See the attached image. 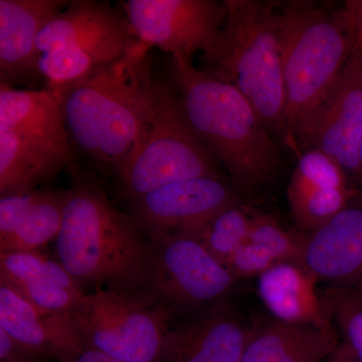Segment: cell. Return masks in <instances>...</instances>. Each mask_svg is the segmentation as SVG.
Masks as SVG:
<instances>
[{
    "label": "cell",
    "mask_w": 362,
    "mask_h": 362,
    "mask_svg": "<svg viewBox=\"0 0 362 362\" xmlns=\"http://www.w3.org/2000/svg\"><path fill=\"white\" fill-rule=\"evenodd\" d=\"M279 11L286 131L290 148L301 156L356 45L358 21L354 1L339 11L286 2Z\"/></svg>",
    "instance_id": "cell-1"
},
{
    "label": "cell",
    "mask_w": 362,
    "mask_h": 362,
    "mask_svg": "<svg viewBox=\"0 0 362 362\" xmlns=\"http://www.w3.org/2000/svg\"><path fill=\"white\" fill-rule=\"evenodd\" d=\"M150 49L139 40L59 100L71 141L113 170L141 140L153 116L158 80Z\"/></svg>",
    "instance_id": "cell-2"
},
{
    "label": "cell",
    "mask_w": 362,
    "mask_h": 362,
    "mask_svg": "<svg viewBox=\"0 0 362 362\" xmlns=\"http://www.w3.org/2000/svg\"><path fill=\"white\" fill-rule=\"evenodd\" d=\"M56 250L59 263L81 285L133 296L148 289L153 245L96 182L80 178L68 190Z\"/></svg>",
    "instance_id": "cell-3"
},
{
    "label": "cell",
    "mask_w": 362,
    "mask_h": 362,
    "mask_svg": "<svg viewBox=\"0 0 362 362\" xmlns=\"http://www.w3.org/2000/svg\"><path fill=\"white\" fill-rule=\"evenodd\" d=\"M171 59L173 85L188 123L233 182L252 189L273 180L281 165L279 146L249 100L192 61Z\"/></svg>",
    "instance_id": "cell-4"
},
{
    "label": "cell",
    "mask_w": 362,
    "mask_h": 362,
    "mask_svg": "<svg viewBox=\"0 0 362 362\" xmlns=\"http://www.w3.org/2000/svg\"><path fill=\"white\" fill-rule=\"evenodd\" d=\"M226 4L223 40L204 62V70L235 86L271 134L289 147L279 6L256 0H226Z\"/></svg>",
    "instance_id": "cell-5"
},
{
    "label": "cell",
    "mask_w": 362,
    "mask_h": 362,
    "mask_svg": "<svg viewBox=\"0 0 362 362\" xmlns=\"http://www.w3.org/2000/svg\"><path fill=\"white\" fill-rule=\"evenodd\" d=\"M114 171L131 201L177 181L221 178L218 162L188 123L175 86L161 80L148 127Z\"/></svg>",
    "instance_id": "cell-6"
},
{
    "label": "cell",
    "mask_w": 362,
    "mask_h": 362,
    "mask_svg": "<svg viewBox=\"0 0 362 362\" xmlns=\"http://www.w3.org/2000/svg\"><path fill=\"white\" fill-rule=\"evenodd\" d=\"M154 301L96 289L85 294L69 315L84 349L122 362H157L173 311Z\"/></svg>",
    "instance_id": "cell-7"
},
{
    "label": "cell",
    "mask_w": 362,
    "mask_h": 362,
    "mask_svg": "<svg viewBox=\"0 0 362 362\" xmlns=\"http://www.w3.org/2000/svg\"><path fill=\"white\" fill-rule=\"evenodd\" d=\"M136 37L171 58L204 62L216 54L228 20L226 1L216 0H129L123 4Z\"/></svg>",
    "instance_id": "cell-8"
},
{
    "label": "cell",
    "mask_w": 362,
    "mask_h": 362,
    "mask_svg": "<svg viewBox=\"0 0 362 362\" xmlns=\"http://www.w3.org/2000/svg\"><path fill=\"white\" fill-rule=\"evenodd\" d=\"M153 247L149 295L173 312L209 308L223 301L237 281L190 235L168 238Z\"/></svg>",
    "instance_id": "cell-9"
},
{
    "label": "cell",
    "mask_w": 362,
    "mask_h": 362,
    "mask_svg": "<svg viewBox=\"0 0 362 362\" xmlns=\"http://www.w3.org/2000/svg\"><path fill=\"white\" fill-rule=\"evenodd\" d=\"M237 204V194L221 178L197 177L170 183L133 199L130 216L154 245L197 230Z\"/></svg>",
    "instance_id": "cell-10"
},
{
    "label": "cell",
    "mask_w": 362,
    "mask_h": 362,
    "mask_svg": "<svg viewBox=\"0 0 362 362\" xmlns=\"http://www.w3.org/2000/svg\"><path fill=\"white\" fill-rule=\"evenodd\" d=\"M361 140L362 33L358 25L356 45L317 121L309 149L327 154L349 180L358 182Z\"/></svg>",
    "instance_id": "cell-11"
},
{
    "label": "cell",
    "mask_w": 362,
    "mask_h": 362,
    "mask_svg": "<svg viewBox=\"0 0 362 362\" xmlns=\"http://www.w3.org/2000/svg\"><path fill=\"white\" fill-rule=\"evenodd\" d=\"M249 329L225 300L169 328L157 362H243Z\"/></svg>",
    "instance_id": "cell-12"
},
{
    "label": "cell",
    "mask_w": 362,
    "mask_h": 362,
    "mask_svg": "<svg viewBox=\"0 0 362 362\" xmlns=\"http://www.w3.org/2000/svg\"><path fill=\"white\" fill-rule=\"evenodd\" d=\"M349 181L339 164L320 150L302 153L287 188L298 228L311 232L346 209L354 199Z\"/></svg>",
    "instance_id": "cell-13"
},
{
    "label": "cell",
    "mask_w": 362,
    "mask_h": 362,
    "mask_svg": "<svg viewBox=\"0 0 362 362\" xmlns=\"http://www.w3.org/2000/svg\"><path fill=\"white\" fill-rule=\"evenodd\" d=\"M302 264L318 281L362 285V204L351 202L329 221L305 233Z\"/></svg>",
    "instance_id": "cell-14"
},
{
    "label": "cell",
    "mask_w": 362,
    "mask_h": 362,
    "mask_svg": "<svg viewBox=\"0 0 362 362\" xmlns=\"http://www.w3.org/2000/svg\"><path fill=\"white\" fill-rule=\"evenodd\" d=\"M0 328L16 341L59 362H74L84 350L69 313L42 310L1 283Z\"/></svg>",
    "instance_id": "cell-15"
},
{
    "label": "cell",
    "mask_w": 362,
    "mask_h": 362,
    "mask_svg": "<svg viewBox=\"0 0 362 362\" xmlns=\"http://www.w3.org/2000/svg\"><path fill=\"white\" fill-rule=\"evenodd\" d=\"M0 130L35 143L73 165L63 108L49 90H20L0 84Z\"/></svg>",
    "instance_id": "cell-16"
},
{
    "label": "cell",
    "mask_w": 362,
    "mask_h": 362,
    "mask_svg": "<svg viewBox=\"0 0 362 362\" xmlns=\"http://www.w3.org/2000/svg\"><path fill=\"white\" fill-rule=\"evenodd\" d=\"M70 1L0 0V76L1 84L39 75L37 40L45 23Z\"/></svg>",
    "instance_id": "cell-17"
},
{
    "label": "cell",
    "mask_w": 362,
    "mask_h": 362,
    "mask_svg": "<svg viewBox=\"0 0 362 362\" xmlns=\"http://www.w3.org/2000/svg\"><path fill=\"white\" fill-rule=\"evenodd\" d=\"M338 346L333 324L303 325L273 318L249 329L243 362H321Z\"/></svg>",
    "instance_id": "cell-18"
},
{
    "label": "cell",
    "mask_w": 362,
    "mask_h": 362,
    "mask_svg": "<svg viewBox=\"0 0 362 362\" xmlns=\"http://www.w3.org/2000/svg\"><path fill=\"white\" fill-rule=\"evenodd\" d=\"M258 278L259 296L273 318L303 325L332 324L316 290L318 279L303 264H277Z\"/></svg>",
    "instance_id": "cell-19"
},
{
    "label": "cell",
    "mask_w": 362,
    "mask_h": 362,
    "mask_svg": "<svg viewBox=\"0 0 362 362\" xmlns=\"http://www.w3.org/2000/svg\"><path fill=\"white\" fill-rule=\"evenodd\" d=\"M124 37H136L126 14L107 2L75 0L45 23L37 37V52L40 57L63 47Z\"/></svg>",
    "instance_id": "cell-20"
},
{
    "label": "cell",
    "mask_w": 362,
    "mask_h": 362,
    "mask_svg": "<svg viewBox=\"0 0 362 362\" xmlns=\"http://www.w3.org/2000/svg\"><path fill=\"white\" fill-rule=\"evenodd\" d=\"M138 42L136 37H114L45 52L37 62V73L59 101L66 90L120 59Z\"/></svg>",
    "instance_id": "cell-21"
},
{
    "label": "cell",
    "mask_w": 362,
    "mask_h": 362,
    "mask_svg": "<svg viewBox=\"0 0 362 362\" xmlns=\"http://www.w3.org/2000/svg\"><path fill=\"white\" fill-rule=\"evenodd\" d=\"M69 165L62 157L8 131L0 130V195L37 189Z\"/></svg>",
    "instance_id": "cell-22"
},
{
    "label": "cell",
    "mask_w": 362,
    "mask_h": 362,
    "mask_svg": "<svg viewBox=\"0 0 362 362\" xmlns=\"http://www.w3.org/2000/svg\"><path fill=\"white\" fill-rule=\"evenodd\" d=\"M68 190L45 189L44 195L13 233L0 240V252H39L56 240L62 225Z\"/></svg>",
    "instance_id": "cell-23"
},
{
    "label": "cell",
    "mask_w": 362,
    "mask_h": 362,
    "mask_svg": "<svg viewBox=\"0 0 362 362\" xmlns=\"http://www.w3.org/2000/svg\"><path fill=\"white\" fill-rule=\"evenodd\" d=\"M328 319L344 338L337 350L345 356L362 362V289L351 286H334L320 294Z\"/></svg>",
    "instance_id": "cell-24"
},
{
    "label": "cell",
    "mask_w": 362,
    "mask_h": 362,
    "mask_svg": "<svg viewBox=\"0 0 362 362\" xmlns=\"http://www.w3.org/2000/svg\"><path fill=\"white\" fill-rule=\"evenodd\" d=\"M305 233L286 230L279 221L266 214L252 216V225L246 240L249 251L267 268L294 262L302 264Z\"/></svg>",
    "instance_id": "cell-25"
},
{
    "label": "cell",
    "mask_w": 362,
    "mask_h": 362,
    "mask_svg": "<svg viewBox=\"0 0 362 362\" xmlns=\"http://www.w3.org/2000/svg\"><path fill=\"white\" fill-rule=\"evenodd\" d=\"M252 216L240 204L223 209L206 225L182 235L194 238L226 266V262L247 239Z\"/></svg>",
    "instance_id": "cell-26"
},
{
    "label": "cell",
    "mask_w": 362,
    "mask_h": 362,
    "mask_svg": "<svg viewBox=\"0 0 362 362\" xmlns=\"http://www.w3.org/2000/svg\"><path fill=\"white\" fill-rule=\"evenodd\" d=\"M0 278L4 284L44 280L71 291L84 292L65 267L40 252H0Z\"/></svg>",
    "instance_id": "cell-27"
},
{
    "label": "cell",
    "mask_w": 362,
    "mask_h": 362,
    "mask_svg": "<svg viewBox=\"0 0 362 362\" xmlns=\"http://www.w3.org/2000/svg\"><path fill=\"white\" fill-rule=\"evenodd\" d=\"M4 285L18 292L37 308L54 313H69L85 295L84 292L71 291L44 280Z\"/></svg>",
    "instance_id": "cell-28"
},
{
    "label": "cell",
    "mask_w": 362,
    "mask_h": 362,
    "mask_svg": "<svg viewBox=\"0 0 362 362\" xmlns=\"http://www.w3.org/2000/svg\"><path fill=\"white\" fill-rule=\"evenodd\" d=\"M45 189L6 195L0 199V240L4 239L25 221L33 206L42 199Z\"/></svg>",
    "instance_id": "cell-29"
},
{
    "label": "cell",
    "mask_w": 362,
    "mask_h": 362,
    "mask_svg": "<svg viewBox=\"0 0 362 362\" xmlns=\"http://www.w3.org/2000/svg\"><path fill=\"white\" fill-rule=\"evenodd\" d=\"M49 357L13 339L0 328V362H49Z\"/></svg>",
    "instance_id": "cell-30"
},
{
    "label": "cell",
    "mask_w": 362,
    "mask_h": 362,
    "mask_svg": "<svg viewBox=\"0 0 362 362\" xmlns=\"http://www.w3.org/2000/svg\"><path fill=\"white\" fill-rule=\"evenodd\" d=\"M74 362H122L111 358V357L105 356L101 352L96 351L94 349H84L81 352L80 356L76 358Z\"/></svg>",
    "instance_id": "cell-31"
},
{
    "label": "cell",
    "mask_w": 362,
    "mask_h": 362,
    "mask_svg": "<svg viewBox=\"0 0 362 362\" xmlns=\"http://www.w3.org/2000/svg\"><path fill=\"white\" fill-rule=\"evenodd\" d=\"M331 356H333V362H357L354 359L349 358V357L345 356L341 352L335 350Z\"/></svg>",
    "instance_id": "cell-32"
},
{
    "label": "cell",
    "mask_w": 362,
    "mask_h": 362,
    "mask_svg": "<svg viewBox=\"0 0 362 362\" xmlns=\"http://www.w3.org/2000/svg\"><path fill=\"white\" fill-rule=\"evenodd\" d=\"M358 163H359V180H358V183L362 187V140H361V147H359Z\"/></svg>",
    "instance_id": "cell-33"
},
{
    "label": "cell",
    "mask_w": 362,
    "mask_h": 362,
    "mask_svg": "<svg viewBox=\"0 0 362 362\" xmlns=\"http://www.w3.org/2000/svg\"><path fill=\"white\" fill-rule=\"evenodd\" d=\"M357 11H358L359 25L362 33V1H357Z\"/></svg>",
    "instance_id": "cell-34"
}]
</instances>
